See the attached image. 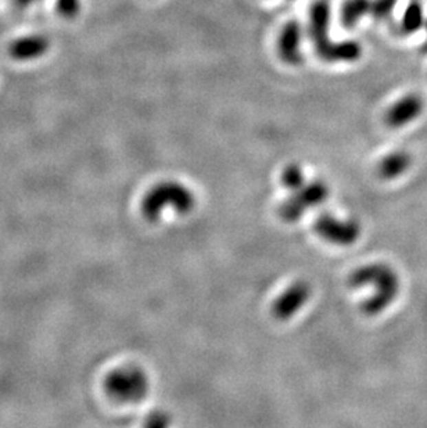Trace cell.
<instances>
[{"mask_svg": "<svg viewBox=\"0 0 427 428\" xmlns=\"http://www.w3.org/2000/svg\"><path fill=\"white\" fill-rule=\"evenodd\" d=\"M398 0H373L372 17L376 20H386L391 16Z\"/></svg>", "mask_w": 427, "mask_h": 428, "instance_id": "5bb4252c", "label": "cell"}, {"mask_svg": "<svg viewBox=\"0 0 427 428\" xmlns=\"http://www.w3.org/2000/svg\"><path fill=\"white\" fill-rule=\"evenodd\" d=\"M424 27H426V30H427V19H426V23H424Z\"/></svg>", "mask_w": 427, "mask_h": 428, "instance_id": "e0dca14e", "label": "cell"}, {"mask_svg": "<svg viewBox=\"0 0 427 428\" xmlns=\"http://www.w3.org/2000/svg\"><path fill=\"white\" fill-rule=\"evenodd\" d=\"M196 194L189 186L178 181H162L146 193L140 210L147 222L157 223L166 211L188 215L196 208Z\"/></svg>", "mask_w": 427, "mask_h": 428, "instance_id": "3957f363", "label": "cell"}, {"mask_svg": "<svg viewBox=\"0 0 427 428\" xmlns=\"http://www.w3.org/2000/svg\"><path fill=\"white\" fill-rule=\"evenodd\" d=\"M412 166V155L404 150H395L384 155L377 164V175L383 181H395L404 177Z\"/></svg>", "mask_w": 427, "mask_h": 428, "instance_id": "30bf717a", "label": "cell"}, {"mask_svg": "<svg viewBox=\"0 0 427 428\" xmlns=\"http://www.w3.org/2000/svg\"><path fill=\"white\" fill-rule=\"evenodd\" d=\"M312 287L305 280H296L272 304V316L279 322L293 319L311 300Z\"/></svg>", "mask_w": 427, "mask_h": 428, "instance_id": "52a82bcc", "label": "cell"}, {"mask_svg": "<svg viewBox=\"0 0 427 428\" xmlns=\"http://www.w3.org/2000/svg\"><path fill=\"white\" fill-rule=\"evenodd\" d=\"M424 23H426V19H424L421 5L419 2H410L405 9L399 30L404 35H410L419 31L424 25Z\"/></svg>", "mask_w": 427, "mask_h": 428, "instance_id": "4fadbf2b", "label": "cell"}, {"mask_svg": "<svg viewBox=\"0 0 427 428\" xmlns=\"http://www.w3.org/2000/svg\"><path fill=\"white\" fill-rule=\"evenodd\" d=\"M373 0H344L340 10V20L344 28H354L364 17L372 16Z\"/></svg>", "mask_w": 427, "mask_h": 428, "instance_id": "7c38bea8", "label": "cell"}, {"mask_svg": "<svg viewBox=\"0 0 427 428\" xmlns=\"http://www.w3.org/2000/svg\"><path fill=\"white\" fill-rule=\"evenodd\" d=\"M106 391L120 402L135 403L143 401L150 391V379L139 366H122L106 377Z\"/></svg>", "mask_w": 427, "mask_h": 428, "instance_id": "5b68a950", "label": "cell"}, {"mask_svg": "<svg viewBox=\"0 0 427 428\" xmlns=\"http://www.w3.org/2000/svg\"><path fill=\"white\" fill-rule=\"evenodd\" d=\"M169 423H171V418L168 414H165L162 412H155V413L149 416L146 425H149V427H166V425H169Z\"/></svg>", "mask_w": 427, "mask_h": 428, "instance_id": "2e32d148", "label": "cell"}, {"mask_svg": "<svg viewBox=\"0 0 427 428\" xmlns=\"http://www.w3.org/2000/svg\"><path fill=\"white\" fill-rule=\"evenodd\" d=\"M80 8L79 0H57V9L65 17H74Z\"/></svg>", "mask_w": 427, "mask_h": 428, "instance_id": "9a60e30c", "label": "cell"}, {"mask_svg": "<svg viewBox=\"0 0 427 428\" xmlns=\"http://www.w3.org/2000/svg\"><path fill=\"white\" fill-rule=\"evenodd\" d=\"M301 43H303V28L300 23L296 20L286 23L279 32L276 43L281 60L287 65L293 67L300 65L304 60Z\"/></svg>", "mask_w": 427, "mask_h": 428, "instance_id": "9c48e42d", "label": "cell"}, {"mask_svg": "<svg viewBox=\"0 0 427 428\" xmlns=\"http://www.w3.org/2000/svg\"><path fill=\"white\" fill-rule=\"evenodd\" d=\"M349 284L357 290H369L361 304V311L368 316L386 312L398 298L401 279L398 272L386 262H371L357 268L349 278Z\"/></svg>", "mask_w": 427, "mask_h": 428, "instance_id": "6da1fadb", "label": "cell"}, {"mask_svg": "<svg viewBox=\"0 0 427 428\" xmlns=\"http://www.w3.org/2000/svg\"><path fill=\"white\" fill-rule=\"evenodd\" d=\"M424 110V102L419 95H405L386 111L384 121L393 129H399L415 122Z\"/></svg>", "mask_w": 427, "mask_h": 428, "instance_id": "ba28073f", "label": "cell"}, {"mask_svg": "<svg viewBox=\"0 0 427 428\" xmlns=\"http://www.w3.org/2000/svg\"><path fill=\"white\" fill-rule=\"evenodd\" d=\"M314 232L326 243L337 247H350L358 241L362 227L358 219L340 216L330 211L320 212L314 222Z\"/></svg>", "mask_w": 427, "mask_h": 428, "instance_id": "8992f818", "label": "cell"}, {"mask_svg": "<svg viewBox=\"0 0 427 428\" xmlns=\"http://www.w3.org/2000/svg\"><path fill=\"white\" fill-rule=\"evenodd\" d=\"M50 46L47 38L42 35H28L14 41L10 46V54L20 61H28L42 57Z\"/></svg>", "mask_w": 427, "mask_h": 428, "instance_id": "8fae6325", "label": "cell"}, {"mask_svg": "<svg viewBox=\"0 0 427 428\" xmlns=\"http://www.w3.org/2000/svg\"><path fill=\"white\" fill-rule=\"evenodd\" d=\"M331 10L327 0H316L309 9L308 34L315 53L326 63H354L362 56V46L354 39L333 42L330 30Z\"/></svg>", "mask_w": 427, "mask_h": 428, "instance_id": "7a4b0ae2", "label": "cell"}, {"mask_svg": "<svg viewBox=\"0 0 427 428\" xmlns=\"http://www.w3.org/2000/svg\"><path fill=\"white\" fill-rule=\"evenodd\" d=\"M287 193V197L278 207V215L285 223H297L309 211L327 201L330 189L325 181L314 178L304 181Z\"/></svg>", "mask_w": 427, "mask_h": 428, "instance_id": "277c9868", "label": "cell"}]
</instances>
